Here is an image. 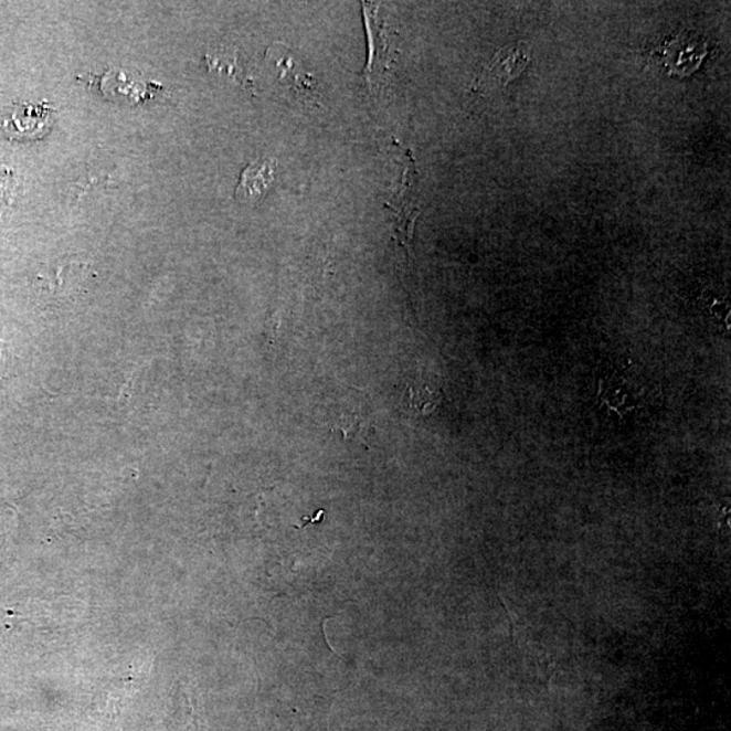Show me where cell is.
I'll use <instances>...</instances> for the list:
<instances>
[{
  "mask_svg": "<svg viewBox=\"0 0 731 731\" xmlns=\"http://www.w3.org/2000/svg\"><path fill=\"white\" fill-rule=\"evenodd\" d=\"M278 50H275V47H272V51L275 53V56H277L282 62H277V60L269 57L272 60H275V64L280 65L282 71L280 72V80H285L286 76H290V71H297L299 68V65L296 64L295 60L292 59V55L287 53V64L285 62V55H284V47L280 45H277ZM295 76V88L298 87V89H301L304 94L307 95H314L316 94L315 92V83L314 80H311L310 75H304L299 76L297 74L293 75Z\"/></svg>",
  "mask_w": 731,
  "mask_h": 731,
  "instance_id": "cell-5",
  "label": "cell"
},
{
  "mask_svg": "<svg viewBox=\"0 0 731 731\" xmlns=\"http://www.w3.org/2000/svg\"><path fill=\"white\" fill-rule=\"evenodd\" d=\"M530 62L529 46L512 45L502 47L479 74L476 81V89L487 92L489 88L506 87L509 82L523 74Z\"/></svg>",
  "mask_w": 731,
  "mask_h": 731,
  "instance_id": "cell-1",
  "label": "cell"
},
{
  "mask_svg": "<svg viewBox=\"0 0 731 731\" xmlns=\"http://www.w3.org/2000/svg\"><path fill=\"white\" fill-rule=\"evenodd\" d=\"M409 403L411 410L421 413V415H427L439 403V394L430 391L428 388H411Z\"/></svg>",
  "mask_w": 731,
  "mask_h": 731,
  "instance_id": "cell-6",
  "label": "cell"
},
{
  "mask_svg": "<svg viewBox=\"0 0 731 731\" xmlns=\"http://www.w3.org/2000/svg\"><path fill=\"white\" fill-rule=\"evenodd\" d=\"M275 170H277V160L275 159L256 160L245 167L235 191L236 200L242 203L261 200L272 188Z\"/></svg>",
  "mask_w": 731,
  "mask_h": 731,
  "instance_id": "cell-2",
  "label": "cell"
},
{
  "mask_svg": "<svg viewBox=\"0 0 731 731\" xmlns=\"http://www.w3.org/2000/svg\"><path fill=\"white\" fill-rule=\"evenodd\" d=\"M47 119H50V110L45 105L21 106L14 113H11L9 118L4 119L2 128L9 137L30 139V137L41 134Z\"/></svg>",
  "mask_w": 731,
  "mask_h": 731,
  "instance_id": "cell-4",
  "label": "cell"
},
{
  "mask_svg": "<svg viewBox=\"0 0 731 731\" xmlns=\"http://www.w3.org/2000/svg\"><path fill=\"white\" fill-rule=\"evenodd\" d=\"M660 47L664 51L677 53V57L665 64L664 67H667L670 74L680 76L692 74L695 70L699 68L707 53V44L703 41L685 39L682 35L665 41Z\"/></svg>",
  "mask_w": 731,
  "mask_h": 731,
  "instance_id": "cell-3",
  "label": "cell"
}]
</instances>
